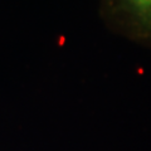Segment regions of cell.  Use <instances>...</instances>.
<instances>
[{
	"label": "cell",
	"mask_w": 151,
	"mask_h": 151,
	"mask_svg": "<svg viewBox=\"0 0 151 151\" xmlns=\"http://www.w3.org/2000/svg\"><path fill=\"white\" fill-rule=\"evenodd\" d=\"M98 14L112 34L151 50V0H97Z\"/></svg>",
	"instance_id": "cell-1"
}]
</instances>
